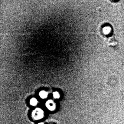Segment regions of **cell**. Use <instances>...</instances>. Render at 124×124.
Listing matches in <instances>:
<instances>
[{"mask_svg":"<svg viewBox=\"0 0 124 124\" xmlns=\"http://www.w3.org/2000/svg\"><path fill=\"white\" fill-rule=\"evenodd\" d=\"M48 95V92L45 91H41L39 93V96L42 99H46Z\"/></svg>","mask_w":124,"mask_h":124,"instance_id":"cell-3","label":"cell"},{"mask_svg":"<svg viewBox=\"0 0 124 124\" xmlns=\"http://www.w3.org/2000/svg\"><path fill=\"white\" fill-rule=\"evenodd\" d=\"M111 28L109 26H105L103 29V32L106 34H108L111 32Z\"/></svg>","mask_w":124,"mask_h":124,"instance_id":"cell-4","label":"cell"},{"mask_svg":"<svg viewBox=\"0 0 124 124\" xmlns=\"http://www.w3.org/2000/svg\"><path fill=\"white\" fill-rule=\"evenodd\" d=\"M38 103L37 99L35 98H32L30 99V105L33 106H36Z\"/></svg>","mask_w":124,"mask_h":124,"instance_id":"cell-5","label":"cell"},{"mask_svg":"<svg viewBox=\"0 0 124 124\" xmlns=\"http://www.w3.org/2000/svg\"></svg>","mask_w":124,"mask_h":124,"instance_id":"cell-8","label":"cell"},{"mask_svg":"<svg viewBox=\"0 0 124 124\" xmlns=\"http://www.w3.org/2000/svg\"><path fill=\"white\" fill-rule=\"evenodd\" d=\"M38 124H44L43 122H40Z\"/></svg>","mask_w":124,"mask_h":124,"instance_id":"cell-7","label":"cell"},{"mask_svg":"<svg viewBox=\"0 0 124 124\" xmlns=\"http://www.w3.org/2000/svg\"><path fill=\"white\" fill-rule=\"evenodd\" d=\"M45 105L47 108L50 111H54L56 108L55 103L53 100L51 99L47 101L46 102Z\"/></svg>","mask_w":124,"mask_h":124,"instance_id":"cell-2","label":"cell"},{"mask_svg":"<svg viewBox=\"0 0 124 124\" xmlns=\"http://www.w3.org/2000/svg\"><path fill=\"white\" fill-rule=\"evenodd\" d=\"M53 97L55 99H59L60 98V94L59 92L55 91L53 93Z\"/></svg>","mask_w":124,"mask_h":124,"instance_id":"cell-6","label":"cell"},{"mask_svg":"<svg viewBox=\"0 0 124 124\" xmlns=\"http://www.w3.org/2000/svg\"><path fill=\"white\" fill-rule=\"evenodd\" d=\"M44 112L39 108H36L32 111L31 116L34 120L37 121L42 119L44 116Z\"/></svg>","mask_w":124,"mask_h":124,"instance_id":"cell-1","label":"cell"}]
</instances>
